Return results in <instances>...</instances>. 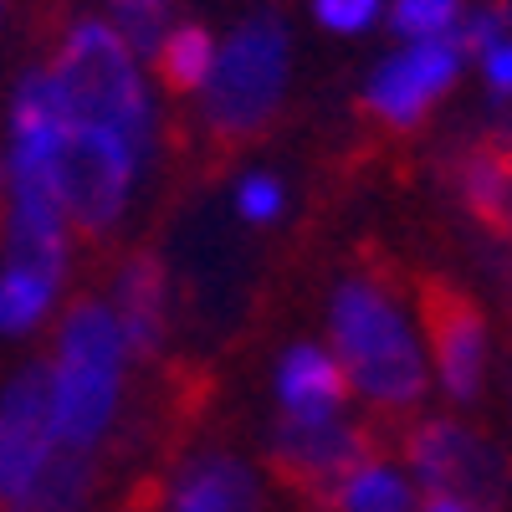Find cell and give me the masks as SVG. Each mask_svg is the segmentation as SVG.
<instances>
[{
    "label": "cell",
    "mask_w": 512,
    "mask_h": 512,
    "mask_svg": "<svg viewBox=\"0 0 512 512\" xmlns=\"http://www.w3.org/2000/svg\"><path fill=\"white\" fill-rule=\"evenodd\" d=\"M344 395H349V379L338 369V359L328 349H292L277 369V400H282V415H297V420H328L344 410Z\"/></svg>",
    "instance_id": "12"
},
{
    "label": "cell",
    "mask_w": 512,
    "mask_h": 512,
    "mask_svg": "<svg viewBox=\"0 0 512 512\" xmlns=\"http://www.w3.org/2000/svg\"><path fill=\"white\" fill-rule=\"evenodd\" d=\"M169 297H164V267L154 256H134L118 277V303H113V323L123 333V349L149 359L164 344V313Z\"/></svg>",
    "instance_id": "11"
},
{
    "label": "cell",
    "mask_w": 512,
    "mask_h": 512,
    "mask_svg": "<svg viewBox=\"0 0 512 512\" xmlns=\"http://www.w3.org/2000/svg\"><path fill=\"white\" fill-rule=\"evenodd\" d=\"M272 456H277L287 482L308 487L318 502H333L338 482H344L354 466L364 461V436L354 431L344 415H328V420L282 415L277 436H272Z\"/></svg>",
    "instance_id": "8"
},
{
    "label": "cell",
    "mask_w": 512,
    "mask_h": 512,
    "mask_svg": "<svg viewBox=\"0 0 512 512\" xmlns=\"http://www.w3.org/2000/svg\"><path fill=\"white\" fill-rule=\"evenodd\" d=\"M456 195L477 221L512 231V154L502 149H477L456 164Z\"/></svg>",
    "instance_id": "14"
},
{
    "label": "cell",
    "mask_w": 512,
    "mask_h": 512,
    "mask_svg": "<svg viewBox=\"0 0 512 512\" xmlns=\"http://www.w3.org/2000/svg\"><path fill=\"white\" fill-rule=\"evenodd\" d=\"M139 164L144 154L128 149L118 134L67 118L52 149V190H57L62 216L88 236L113 231L128 205V190H134Z\"/></svg>",
    "instance_id": "5"
},
{
    "label": "cell",
    "mask_w": 512,
    "mask_h": 512,
    "mask_svg": "<svg viewBox=\"0 0 512 512\" xmlns=\"http://www.w3.org/2000/svg\"><path fill=\"white\" fill-rule=\"evenodd\" d=\"M425 333H431V364L451 400H477L487 379V323L472 297L451 287H431L425 297Z\"/></svg>",
    "instance_id": "10"
},
{
    "label": "cell",
    "mask_w": 512,
    "mask_h": 512,
    "mask_svg": "<svg viewBox=\"0 0 512 512\" xmlns=\"http://www.w3.org/2000/svg\"><path fill=\"white\" fill-rule=\"evenodd\" d=\"M93 492V451H67L57 446L47 466L31 477V487L6 512H82Z\"/></svg>",
    "instance_id": "15"
},
{
    "label": "cell",
    "mask_w": 512,
    "mask_h": 512,
    "mask_svg": "<svg viewBox=\"0 0 512 512\" xmlns=\"http://www.w3.org/2000/svg\"><path fill=\"white\" fill-rule=\"evenodd\" d=\"M52 297H57V282H41V277H31V272L6 267V272H0V333H26V328H36L41 318H47Z\"/></svg>",
    "instance_id": "18"
},
{
    "label": "cell",
    "mask_w": 512,
    "mask_h": 512,
    "mask_svg": "<svg viewBox=\"0 0 512 512\" xmlns=\"http://www.w3.org/2000/svg\"><path fill=\"white\" fill-rule=\"evenodd\" d=\"M333 359L349 390L379 410H410L425 395V349L400 303L374 277H349L333 292Z\"/></svg>",
    "instance_id": "2"
},
{
    "label": "cell",
    "mask_w": 512,
    "mask_h": 512,
    "mask_svg": "<svg viewBox=\"0 0 512 512\" xmlns=\"http://www.w3.org/2000/svg\"><path fill=\"white\" fill-rule=\"evenodd\" d=\"M236 210L251 221V226H267L282 216V185L272 175H246L236 185Z\"/></svg>",
    "instance_id": "22"
},
{
    "label": "cell",
    "mask_w": 512,
    "mask_h": 512,
    "mask_svg": "<svg viewBox=\"0 0 512 512\" xmlns=\"http://www.w3.org/2000/svg\"><path fill=\"white\" fill-rule=\"evenodd\" d=\"M390 11V26L405 36V41H441V36H456L461 26V0H384Z\"/></svg>",
    "instance_id": "20"
},
{
    "label": "cell",
    "mask_w": 512,
    "mask_h": 512,
    "mask_svg": "<svg viewBox=\"0 0 512 512\" xmlns=\"http://www.w3.org/2000/svg\"><path fill=\"white\" fill-rule=\"evenodd\" d=\"M482 62V77H487V88L497 93V98H512V36H502V41H492V47L477 57Z\"/></svg>",
    "instance_id": "23"
},
{
    "label": "cell",
    "mask_w": 512,
    "mask_h": 512,
    "mask_svg": "<svg viewBox=\"0 0 512 512\" xmlns=\"http://www.w3.org/2000/svg\"><path fill=\"white\" fill-rule=\"evenodd\" d=\"M502 139H507V144H512V113H507V118H502Z\"/></svg>",
    "instance_id": "25"
},
{
    "label": "cell",
    "mask_w": 512,
    "mask_h": 512,
    "mask_svg": "<svg viewBox=\"0 0 512 512\" xmlns=\"http://www.w3.org/2000/svg\"><path fill=\"white\" fill-rule=\"evenodd\" d=\"M154 67H159V77L175 93H200L210 67H216V36H210L205 26H190V21L169 26V36L159 41V52H154Z\"/></svg>",
    "instance_id": "17"
},
{
    "label": "cell",
    "mask_w": 512,
    "mask_h": 512,
    "mask_svg": "<svg viewBox=\"0 0 512 512\" xmlns=\"http://www.w3.org/2000/svg\"><path fill=\"white\" fill-rule=\"evenodd\" d=\"M338 512H415V482L395 472L390 461H359L333 492Z\"/></svg>",
    "instance_id": "16"
},
{
    "label": "cell",
    "mask_w": 512,
    "mask_h": 512,
    "mask_svg": "<svg viewBox=\"0 0 512 512\" xmlns=\"http://www.w3.org/2000/svg\"><path fill=\"white\" fill-rule=\"evenodd\" d=\"M461 67H466V57L451 36L405 41V47L384 57L374 67V77L364 82V108L390 128H415L441 103V93L461 77Z\"/></svg>",
    "instance_id": "7"
},
{
    "label": "cell",
    "mask_w": 512,
    "mask_h": 512,
    "mask_svg": "<svg viewBox=\"0 0 512 512\" xmlns=\"http://www.w3.org/2000/svg\"><path fill=\"white\" fill-rule=\"evenodd\" d=\"M410 472L446 497H466L482 512L497 507V497L507 492V466L502 451L487 446L477 431H466L456 420H425L410 436Z\"/></svg>",
    "instance_id": "6"
},
{
    "label": "cell",
    "mask_w": 512,
    "mask_h": 512,
    "mask_svg": "<svg viewBox=\"0 0 512 512\" xmlns=\"http://www.w3.org/2000/svg\"><path fill=\"white\" fill-rule=\"evenodd\" d=\"M415 512H482L477 502H466V497H446V492H431Z\"/></svg>",
    "instance_id": "24"
},
{
    "label": "cell",
    "mask_w": 512,
    "mask_h": 512,
    "mask_svg": "<svg viewBox=\"0 0 512 512\" xmlns=\"http://www.w3.org/2000/svg\"><path fill=\"white\" fill-rule=\"evenodd\" d=\"M262 492H256L251 466L236 456H200L190 461L175 492H169V512H256Z\"/></svg>",
    "instance_id": "13"
},
{
    "label": "cell",
    "mask_w": 512,
    "mask_h": 512,
    "mask_svg": "<svg viewBox=\"0 0 512 512\" xmlns=\"http://www.w3.org/2000/svg\"><path fill=\"white\" fill-rule=\"evenodd\" d=\"M123 333L113 308L82 303L57 338V359L47 369V400H52V441L67 451H93L118 410V379H123Z\"/></svg>",
    "instance_id": "3"
},
{
    "label": "cell",
    "mask_w": 512,
    "mask_h": 512,
    "mask_svg": "<svg viewBox=\"0 0 512 512\" xmlns=\"http://www.w3.org/2000/svg\"><path fill=\"white\" fill-rule=\"evenodd\" d=\"M0 21H6V0H0Z\"/></svg>",
    "instance_id": "26"
},
{
    "label": "cell",
    "mask_w": 512,
    "mask_h": 512,
    "mask_svg": "<svg viewBox=\"0 0 512 512\" xmlns=\"http://www.w3.org/2000/svg\"><path fill=\"white\" fill-rule=\"evenodd\" d=\"M118 36H123V47L134 52L139 62L159 52V41L169 36V0H113V21H108Z\"/></svg>",
    "instance_id": "19"
},
{
    "label": "cell",
    "mask_w": 512,
    "mask_h": 512,
    "mask_svg": "<svg viewBox=\"0 0 512 512\" xmlns=\"http://www.w3.org/2000/svg\"><path fill=\"white\" fill-rule=\"evenodd\" d=\"M292 67V36L282 16L256 11L226 41H216V67L200 88V113L216 139H251L277 118Z\"/></svg>",
    "instance_id": "4"
},
{
    "label": "cell",
    "mask_w": 512,
    "mask_h": 512,
    "mask_svg": "<svg viewBox=\"0 0 512 512\" xmlns=\"http://www.w3.org/2000/svg\"><path fill=\"white\" fill-rule=\"evenodd\" d=\"M47 77H52V93L72 123L108 128V134H118L128 149H139L149 159L154 93H149L144 62L123 47V36L108 21H98V16L72 21Z\"/></svg>",
    "instance_id": "1"
},
{
    "label": "cell",
    "mask_w": 512,
    "mask_h": 512,
    "mask_svg": "<svg viewBox=\"0 0 512 512\" xmlns=\"http://www.w3.org/2000/svg\"><path fill=\"white\" fill-rule=\"evenodd\" d=\"M57 451L52 441V400H47V369H26L0 395V502H16L31 477Z\"/></svg>",
    "instance_id": "9"
},
{
    "label": "cell",
    "mask_w": 512,
    "mask_h": 512,
    "mask_svg": "<svg viewBox=\"0 0 512 512\" xmlns=\"http://www.w3.org/2000/svg\"><path fill=\"white\" fill-rule=\"evenodd\" d=\"M313 16L333 36H359L384 16V0H313Z\"/></svg>",
    "instance_id": "21"
}]
</instances>
